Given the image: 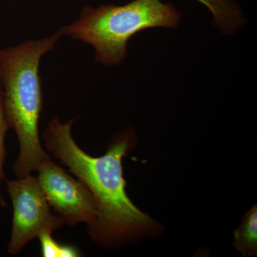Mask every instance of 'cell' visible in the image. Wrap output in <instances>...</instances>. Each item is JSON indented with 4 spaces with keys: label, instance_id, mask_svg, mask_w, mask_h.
Instances as JSON below:
<instances>
[{
    "label": "cell",
    "instance_id": "cell-9",
    "mask_svg": "<svg viewBox=\"0 0 257 257\" xmlns=\"http://www.w3.org/2000/svg\"><path fill=\"white\" fill-rule=\"evenodd\" d=\"M9 128L6 114H5L4 94H3V84H2L1 77H0V186L7 180L4 172V165L7 157L5 137ZM6 206L3 196L0 193V207H5Z\"/></svg>",
    "mask_w": 257,
    "mask_h": 257
},
{
    "label": "cell",
    "instance_id": "cell-1",
    "mask_svg": "<svg viewBox=\"0 0 257 257\" xmlns=\"http://www.w3.org/2000/svg\"><path fill=\"white\" fill-rule=\"evenodd\" d=\"M75 119L67 123L57 117L50 119L42 137L47 151L92 193L97 215L87 226L89 237L98 246L115 248L160 234L162 225L140 210L126 192L123 159L138 143L135 128L120 130L104 155L92 157L74 140L72 130Z\"/></svg>",
    "mask_w": 257,
    "mask_h": 257
},
{
    "label": "cell",
    "instance_id": "cell-7",
    "mask_svg": "<svg viewBox=\"0 0 257 257\" xmlns=\"http://www.w3.org/2000/svg\"><path fill=\"white\" fill-rule=\"evenodd\" d=\"M234 246L243 256L257 254L256 204L243 216L239 227L234 231Z\"/></svg>",
    "mask_w": 257,
    "mask_h": 257
},
{
    "label": "cell",
    "instance_id": "cell-6",
    "mask_svg": "<svg viewBox=\"0 0 257 257\" xmlns=\"http://www.w3.org/2000/svg\"><path fill=\"white\" fill-rule=\"evenodd\" d=\"M211 12L213 25L226 35L235 32L246 25L241 7L236 0H196Z\"/></svg>",
    "mask_w": 257,
    "mask_h": 257
},
{
    "label": "cell",
    "instance_id": "cell-2",
    "mask_svg": "<svg viewBox=\"0 0 257 257\" xmlns=\"http://www.w3.org/2000/svg\"><path fill=\"white\" fill-rule=\"evenodd\" d=\"M62 37L58 30L50 36L0 49L5 114L20 146L13 165L18 178L37 172L44 162L51 159L42 148L39 132L44 106L40 67L42 57L54 50Z\"/></svg>",
    "mask_w": 257,
    "mask_h": 257
},
{
    "label": "cell",
    "instance_id": "cell-3",
    "mask_svg": "<svg viewBox=\"0 0 257 257\" xmlns=\"http://www.w3.org/2000/svg\"><path fill=\"white\" fill-rule=\"evenodd\" d=\"M182 13L162 0H133L123 5L83 7L74 23L60 27L62 36L90 45L94 60L116 67L127 59L128 42L139 32L162 28L175 30Z\"/></svg>",
    "mask_w": 257,
    "mask_h": 257
},
{
    "label": "cell",
    "instance_id": "cell-5",
    "mask_svg": "<svg viewBox=\"0 0 257 257\" xmlns=\"http://www.w3.org/2000/svg\"><path fill=\"white\" fill-rule=\"evenodd\" d=\"M37 177L55 215L64 225H90L97 215L92 193L77 178L49 159L37 170Z\"/></svg>",
    "mask_w": 257,
    "mask_h": 257
},
{
    "label": "cell",
    "instance_id": "cell-4",
    "mask_svg": "<svg viewBox=\"0 0 257 257\" xmlns=\"http://www.w3.org/2000/svg\"><path fill=\"white\" fill-rule=\"evenodd\" d=\"M13 206V225L8 252L16 255L45 229L64 226L51 209L37 177L32 175L5 181Z\"/></svg>",
    "mask_w": 257,
    "mask_h": 257
},
{
    "label": "cell",
    "instance_id": "cell-8",
    "mask_svg": "<svg viewBox=\"0 0 257 257\" xmlns=\"http://www.w3.org/2000/svg\"><path fill=\"white\" fill-rule=\"evenodd\" d=\"M53 231L45 229L38 234L41 253L44 257H77L81 256L78 248L72 245L62 244L52 237Z\"/></svg>",
    "mask_w": 257,
    "mask_h": 257
}]
</instances>
